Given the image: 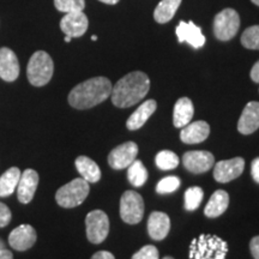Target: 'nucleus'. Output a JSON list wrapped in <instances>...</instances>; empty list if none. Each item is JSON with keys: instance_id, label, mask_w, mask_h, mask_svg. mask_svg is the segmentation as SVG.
Returning a JSON list of instances; mask_svg holds the SVG:
<instances>
[{"instance_id": "1", "label": "nucleus", "mask_w": 259, "mask_h": 259, "mask_svg": "<svg viewBox=\"0 0 259 259\" xmlns=\"http://www.w3.org/2000/svg\"><path fill=\"white\" fill-rule=\"evenodd\" d=\"M150 89V79L144 72L135 71L119 79L112 88L113 105L119 108L137 105L144 99Z\"/></svg>"}, {"instance_id": "2", "label": "nucleus", "mask_w": 259, "mask_h": 259, "mask_svg": "<svg viewBox=\"0 0 259 259\" xmlns=\"http://www.w3.org/2000/svg\"><path fill=\"white\" fill-rule=\"evenodd\" d=\"M112 83L106 77H94L78 84L69 94V103L73 108L88 109L106 101L112 93Z\"/></svg>"}, {"instance_id": "3", "label": "nucleus", "mask_w": 259, "mask_h": 259, "mask_svg": "<svg viewBox=\"0 0 259 259\" xmlns=\"http://www.w3.org/2000/svg\"><path fill=\"white\" fill-rule=\"evenodd\" d=\"M228 245L212 234H202L190 245V259H226Z\"/></svg>"}, {"instance_id": "4", "label": "nucleus", "mask_w": 259, "mask_h": 259, "mask_svg": "<svg viewBox=\"0 0 259 259\" xmlns=\"http://www.w3.org/2000/svg\"><path fill=\"white\" fill-rule=\"evenodd\" d=\"M54 64L51 56L44 51H37L32 54L28 63V80L34 87H44L53 76Z\"/></svg>"}, {"instance_id": "5", "label": "nucleus", "mask_w": 259, "mask_h": 259, "mask_svg": "<svg viewBox=\"0 0 259 259\" xmlns=\"http://www.w3.org/2000/svg\"><path fill=\"white\" fill-rule=\"evenodd\" d=\"M89 191L88 181L84 180L83 178H77L57 191L56 200L63 208H76L87 199Z\"/></svg>"}, {"instance_id": "6", "label": "nucleus", "mask_w": 259, "mask_h": 259, "mask_svg": "<svg viewBox=\"0 0 259 259\" xmlns=\"http://www.w3.org/2000/svg\"><path fill=\"white\" fill-rule=\"evenodd\" d=\"M240 16L233 9H225L213 19V34L220 41H229L238 34Z\"/></svg>"}, {"instance_id": "7", "label": "nucleus", "mask_w": 259, "mask_h": 259, "mask_svg": "<svg viewBox=\"0 0 259 259\" xmlns=\"http://www.w3.org/2000/svg\"><path fill=\"white\" fill-rule=\"evenodd\" d=\"M121 220L128 225H136L144 216V200L135 191H126L120 199Z\"/></svg>"}, {"instance_id": "8", "label": "nucleus", "mask_w": 259, "mask_h": 259, "mask_svg": "<svg viewBox=\"0 0 259 259\" xmlns=\"http://www.w3.org/2000/svg\"><path fill=\"white\" fill-rule=\"evenodd\" d=\"M87 238L93 244H101L109 233V220L102 210L90 211L85 218Z\"/></svg>"}, {"instance_id": "9", "label": "nucleus", "mask_w": 259, "mask_h": 259, "mask_svg": "<svg viewBox=\"0 0 259 259\" xmlns=\"http://www.w3.org/2000/svg\"><path fill=\"white\" fill-rule=\"evenodd\" d=\"M138 154V147L134 142H126L119 145L109 153L108 163L113 169H124L136 160Z\"/></svg>"}, {"instance_id": "10", "label": "nucleus", "mask_w": 259, "mask_h": 259, "mask_svg": "<svg viewBox=\"0 0 259 259\" xmlns=\"http://www.w3.org/2000/svg\"><path fill=\"white\" fill-rule=\"evenodd\" d=\"M89 21L87 15L83 11L70 12L65 14L60 21V29L66 36L79 37L85 34L88 30Z\"/></svg>"}, {"instance_id": "11", "label": "nucleus", "mask_w": 259, "mask_h": 259, "mask_svg": "<svg viewBox=\"0 0 259 259\" xmlns=\"http://www.w3.org/2000/svg\"><path fill=\"white\" fill-rule=\"evenodd\" d=\"M245 168V161L241 157H235L232 160L220 161L213 168V178L219 183H229L241 176Z\"/></svg>"}, {"instance_id": "12", "label": "nucleus", "mask_w": 259, "mask_h": 259, "mask_svg": "<svg viewBox=\"0 0 259 259\" xmlns=\"http://www.w3.org/2000/svg\"><path fill=\"white\" fill-rule=\"evenodd\" d=\"M184 166L191 173L202 174L211 169L213 166V155L209 151H187L183 156Z\"/></svg>"}, {"instance_id": "13", "label": "nucleus", "mask_w": 259, "mask_h": 259, "mask_svg": "<svg viewBox=\"0 0 259 259\" xmlns=\"http://www.w3.org/2000/svg\"><path fill=\"white\" fill-rule=\"evenodd\" d=\"M36 231L30 225H21L10 233L9 244L16 251H27L36 242Z\"/></svg>"}, {"instance_id": "14", "label": "nucleus", "mask_w": 259, "mask_h": 259, "mask_svg": "<svg viewBox=\"0 0 259 259\" xmlns=\"http://www.w3.org/2000/svg\"><path fill=\"white\" fill-rule=\"evenodd\" d=\"M38 174L34 169H25L21 174L17 185V198L22 204L30 203L38 185Z\"/></svg>"}, {"instance_id": "15", "label": "nucleus", "mask_w": 259, "mask_h": 259, "mask_svg": "<svg viewBox=\"0 0 259 259\" xmlns=\"http://www.w3.org/2000/svg\"><path fill=\"white\" fill-rule=\"evenodd\" d=\"M19 63L17 56L10 48H0V78L5 82H14L19 76Z\"/></svg>"}, {"instance_id": "16", "label": "nucleus", "mask_w": 259, "mask_h": 259, "mask_svg": "<svg viewBox=\"0 0 259 259\" xmlns=\"http://www.w3.org/2000/svg\"><path fill=\"white\" fill-rule=\"evenodd\" d=\"M176 32L180 44L186 42L193 48H200L205 44V37L202 34V30L193 22H180Z\"/></svg>"}, {"instance_id": "17", "label": "nucleus", "mask_w": 259, "mask_h": 259, "mask_svg": "<svg viewBox=\"0 0 259 259\" xmlns=\"http://www.w3.org/2000/svg\"><path fill=\"white\" fill-rule=\"evenodd\" d=\"M259 128V102H248L239 119L238 130L242 135H251Z\"/></svg>"}, {"instance_id": "18", "label": "nucleus", "mask_w": 259, "mask_h": 259, "mask_svg": "<svg viewBox=\"0 0 259 259\" xmlns=\"http://www.w3.org/2000/svg\"><path fill=\"white\" fill-rule=\"evenodd\" d=\"M210 126L205 121H194L184 126L180 132V139L186 144H198L209 137Z\"/></svg>"}, {"instance_id": "19", "label": "nucleus", "mask_w": 259, "mask_h": 259, "mask_svg": "<svg viewBox=\"0 0 259 259\" xmlns=\"http://www.w3.org/2000/svg\"><path fill=\"white\" fill-rule=\"evenodd\" d=\"M170 229V220L164 212L154 211L148 220V233L153 240L161 241L168 235Z\"/></svg>"}, {"instance_id": "20", "label": "nucleus", "mask_w": 259, "mask_h": 259, "mask_svg": "<svg viewBox=\"0 0 259 259\" xmlns=\"http://www.w3.org/2000/svg\"><path fill=\"white\" fill-rule=\"evenodd\" d=\"M157 103L155 100H148L144 103H142L136 111L132 113L131 116L126 121V126L131 131L141 128L143 126L149 118L153 115V113L156 111Z\"/></svg>"}, {"instance_id": "21", "label": "nucleus", "mask_w": 259, "mask_h": 259, "mask_svg": "<svg viewBox=\"0 0 259 259\" xmlns=\"http://www.w3.org/2000/svg\"><path fill=\"white\" fill-rule=\"evenodd\" d=\"M193 103L189 97H181L174 106L173 112V124L176 127H184L193 118Z\"/></svg>"}, {"instance_id": "22", "label": "nucleus", "mask_w": 259, "mask_h": 259, "mask_svg": "<svg viewBox=\"0 0 259 259\" xmlns=\"http://www.w3.org/2000/svg\"><path fill=\"white\" fill-rule=\"evenodd\" d=\"M229 204V196L226 191L218 190L216 192L210 197L208 204H206L205 209H204V213H205L206 218L213 219L219 218L220 215H222L228 208Z\"/></svg>"}, {"instance_id": "23", "label": "nucleus", "mask_w": 259, "mask_h": 259, "mask_svg": "<svg viewBox=\"0 0 259 259\" xmlns=\"http://www.w3.org/2000/svg\"><path fill=\"white\" fill-rule=\"evenodd\" d=\"M74 163H76V168L80 177L85 181H88L89 184L97 183L101 179V169L92 158L88 156H78Z\"/></svg>"}, {"instance_id": "24", "label": "nucleus", "mask_w": 259, "mask_h": 259, "mask_svg": "<svg viewBox=\"0 0 259 259\" xmlns=\"http://www.w3.org/2000/svg\"><path fill=\"white\" fill-rule=\"evenodd\" d=\"M21 170L17 167H11L0 177V197H9L17 189Z\"/></svg>"}, {"instance_id": "25", "label": "nucleus", "mask_w": 259, "mask_h": 259, "mask_svg": "<svg viewBox=\"0 0 259 259\" xmlns=\"http://www.w3.org/2000/svg\"><path fill=\"white\" fill-rule=\"evenodd\" d=\"M181 0H161L154 11V18L157 23L163 24L169 22L179 9Z\"/></svg>"}, {"instance_id": "26", "label": "nucleus", "mask_w": 259, "mask_h": 259, "mask_svg": "<svg viewBox=\"0 0 259 259\" xmlns=\"http://www.w3.org/2000/svg\"><path fill=\"white\" fill-rule=\"evenodd\" d=\"M127 168V179L132 186L141 187L147 183L148 170L143 166L142 161L135 160Z\"/></svg>"}, {"instance_id": "27", "label": "nucleus", "mask_w": 259, "mask_h": 259, "mask_svg": "<svg viewBox=\"0 0 259 259\" xmlns=\"http://www.w3.org/2000/svg\"><path fill=\"white\" fill-rule=\"evenodd\" d=\"M156 166L162 170H171L176 169L179 166V157L176 153L169 150L160 151L155 158Z\"/></svg>"}, {"instance_id": "28", "label": "nucleus", "mask_w": 259, "mask_h": 259, "mask_svg": "<svg viewBox=\"0 0 259 259\" xmlns=\"http://www.w3.org/2000/svg\"><path fill=\"white\" fill-rule=\"evenodd\" d=\"M204 192L200 187H190L185 192V209L187 211H194L202 203Z\"/></svg>"}, {"instance_id": "29", "label": "nucleus", "mask_w": 259, "mask_h": 259, "mask_svg": "<svg viewBox=\"0 0 259 259\" xmlns=\"http://www.w3.org/2000/svg\"><path fill=\"white\" fill-rule=\"evenodd\" d=\"M241 44L248 50H259V25H252L242 32Z\"/></svg>"}, {"instance_id": "30", "label": "nucleus", "mask_w": 259, "mask_h": 259, "mask_svg": "<svg viewBox=\"0 0 259 259\" xmlns=\"http://www.w3.org/2000/svg\"><path fill=\"white\" fill-rule=\"evenodd\" d=\"M54 6L58 11L70 14V12L83 11L85 8V2L84 0H54Z\"/></svg>"}, {"instance_id": "31", "label": "nucleus", "mask_w": 259, "mask_h": 259, "mask_svg": "<svg viewBox=\"0 0 259 259\" xmlns=\"http://www.w3.org/2000/svg\"><path fill=\"white\" fill-rule=\"evenodd\" d=\"M180 186V179L177 177H167L162 179L156 186V192L160 194L171 193L177 191Z\"/></svg>"}, {"instance_id": "32", "label": "nucleus", "mask_w": 259, "mask_h": 259, "mask_svg": "<svg viewBox=\"0 0 259 259\" xmlns=\"http://www.w3.org/2000/svg\"><path fill=\"white\" fill-rule=\"evenodd\" d=\"M132 259H158V250L153 245H147L136 252Z\"/></svg>"}, {"instance_id": "33", "label": "nucleus", "mask_w": 259, "mask_h": 259, "mask_svg": "<svg viewBox=\"0 0 259 259\" xmlns=\"http://www.w3.org/2000/svg\"><path fill=\"white\" fill-rule=\"evenodd\" d=\"M11 211L8 208V205H5L4 203H0V228L6 227L11 221Z\"/></svg>"}, {"instance_id": "34", "label": "nucleus", "mask_w": 259, "mask_h": 259, "mask_svg": "<svg viewBox=\"0 0 259 259\" xmlns=\"http://www.w3.org/2000/svg\"><path fill=\"white\" fill-rule=\"evenodd\" d=\"M250 250L254 259H259V235L254 236L250 242Z\"/></svg>"}, {"instance_id": "35", "label": "nucleus", "mask_w": 259, "mask_h": 259, "mask_svg": "<svg viewBox=\"0 0 259 259\" xmlns=\"http://www.w3.org/2000/svg\"><path fill=\"white\" fill-rule=\"evenodd\" d=\"M251 173H252V178H253V180L257 184H259V157L254 158V160L252 161Z\"/></svg>"}, {"instance_id": "36", "label": "nucleus", "mask_w": 259, "mask_h": 259, "mask_svg": "<svg viewBox=\"0 0 259 259\" xmlns=\"http://www.w3.org/2000/svg\"><path fill=\"white\" fill-rule=\"evenodd\" d=\"M92 259H115V257L108 251H99L93 255Z\"/></svg>"}, {"instance_id": "37", "label": "nucleus", "mask_w": 259, "mask_h": 259, "mask_svg": "<svg viewBox=\"0 0 259 259\" xmlns=\"http://www.w3.org/2000/svg\"><path fill=\"white\" fill-rule=\"evenodd\" d=\"M251 79L254 83H259V60L253 65L251 70Z\"/></svg>"}, {"instance_id": "38", "label": "nucleus", "mask_w": 259, "mask_h": 259, "mask_svg": "<svg viewBox=\"0 0 259 259\" xmlns=\"http://www.w3.org/2000/svg\"><path fill=\"white\" fill-rule=\"evenodd\" d=\"M0 259H14V255L6 248H2L0 250Z\"/></svg>"}, {"instance_id": "39", "label": "nucleus", "mask_w": 259, "mask_h": 259, "mask_svg": "<svg viewBox=\"0 0 259 259\" xmlns=\"http://www.w3.org/2000/svg\"><path fill=\"white\" fill-rule=\"evenodd\" d=\"M99 2L105 3V4H108V5H114L119 2V0H99Z\"/></svg>"}, {"instance_id": "40", "label": "nucleus", "mask_w": 259, "mask_h": 259, "mask_svg": "<svg viewBox=\"0 0 259 259\" xmlns=\"http://www.w3.org/2000/svg\"><path fill=\"white\" fill-rule=\"evenodd\" d=\"M2 248H5V242L0 239V250H2Z\"/></svg>"}, {"instance_id": "41", "label": "nucleus", "mask_w": 259, "mask_h": 259, "mask_svg": "<svg viewBox=\"0 0 259 259\" xmlns=\"http://www.w3.org/2000/svg\"><path fill=\"white\" fill-rule=\"evenodd\" d=\"M252 3H253L254 5H257V6H259V0H251Z\"/></svg>"}, {"instance_id": "42", "label": "nucleus", "mask_w": 259, "mask_h": 259, "mask_svg": "<svg viewBox=\"0 0 259 259\" xmlns=\"http://www.w3.org/2000/svg\"><path fill=\"white\" fill-rule=\"evenodd\" d=\"M71 38H72V37H70V36H65V42H70V41H71Z\"/></svg>"}, {"instance_id": "43", "label": "nucleus", "mask_w": 259, "mask_h": 259, "mask_svg": "<svg viewBox=\"0 0 259 259\" xmlns=\"http://www.w3.org/2000/svg\"><path fill=\"white\" fill-rule=\"evenodd\" d=\"M92 40H93V41H96V40H97V37L95 36V35H93V36H92Z\"/></svg>"}, {"instance_id": "44", "label": "nucleus", "mask_w": 259, "mask_h": 259, "mask_svg": "<svg viewBox=\"0 0 259 259\" xmlns=\"http://www.w3.org/2000/svg\"><path fill=\"white\" fill-rule=\"evenodd\" d=\"M163 259H174V258H171V257H164Z\"/></svg>"}]
</instances>
